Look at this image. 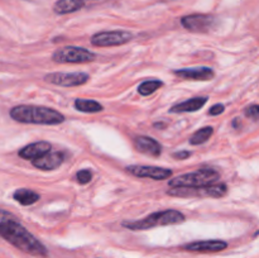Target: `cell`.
<instances>
[{"instance_id": "obj_1", "label": "cell", "mask_w": 259, "mask_h": 258, "mask_svg": "<svg viewBox=\"0 0 259 258\" xmlns=\"http://www.w3.org/2000/svg\"><path fill=\"white\" fill-rule=\"evenodd\" d=\"M0 237L22 252L40 258L48 257V249L32 233L14 219H3L0 222Z\"/></svg>"}, {"instance_id": "obj_2", "label": "cell", "mask_w": 259, "mask_h": 258, "mask_svg": "<svg viewBox=\"0 0 259 258\" xmlns=\"http://www.w3.org/2000/svg\"><path fill=\"white\" fill-rule=\"evenodd\" d=\"M10 116L15 121L38 125H57L65 121V116L60 111L47 106L18 105L10 110Z\"/></svg>"}, {"instance_id": "obj_3", "label": "cell", "mask_w": 259, "mask_h": 258, "mask_svg": "<svg viewBox=\"0 0 259 258\" xmlns=\"http://www.w3.org/2000/svg\"><path fill=\"white\" fill-rule=\"evenodd\" d=\"M185 222V215L179 210L168 209L156 211L149 214L148 217L143 218L141 220H134V222H123L121 225L124 228H128L131 230H147L156 227H164V225L181 224Z\"/></svg>"}, {"instance_id": "obj_4", "label": "cell", "mask_w": 259, "mask_h": 258, "mask_svg": "<svg viewBox=\"0 0 259 258\" xmlns=\"http://www.w3.org/2000/svg\"><path fill=\"white\" fill-rule=\"evenodd\" d=\"M220 174L212 168H201L190 174L181 175L169 180L171 187H199L215 184L219 180Z\"/></svg>"}, {"instance_id": "obj_5", "label": "cell", "mask_w": 259, "mask_h": 258, "mask_svg": "<svg viewBox=\"0 0 259 258\" xmlns=\"http://www.w3.org/2000/svg\"><path fill=\"white\" fill-rule=\"evenodd\" d=\"M228 194V186L225 184H211L199 187H172L167 190V195L176 197H219Z\"/></svg>"}, {"instance_id": "obj_6", "label": "cell", "mask_w": 259, "mask_h": 258, "mask_svg": "<svg viewBox=\"0 0 259 258\" xmlns=\"http://www.w3.org/2000/svg\"><path fill=\"white\" fill-rule=\"evenodd\" d=\"M52 60L57 63H86L95 60V53L82 47L66 46L53 52Z\"/></svg>"}, {"instance_id": "obj_7", "label": "cell", "mask_w": 259, "mask_h": 258, "mask_svg": "<svg viewBox=\"0 0 259 258\" xmlns=\"http://www.w3.org/2000/svg\"><path fill=\"white\" fill-rule=\"evenodd\" d=\"M133 39V34L125 30H108L99 32L91 37V45L95 47H114L123 46Z\"/></svg>"}, {"instance_id": "obj_8", "label": "cell", "mask_w": 259, "mask_h": 258, "mask_svg": "<svg viewBox=\"0 0 259 258\" xmlns=\"http://www.w3.org/2000/svg\"><path fill=\"white\" fill-rule=\"evenodd\" d=\"M89 78H90V76L85 72H53L45 76L46 82L63 86V88L85 85Z\"/></svg>"}, {"instance_id": "obj_9", "label": "cell", "mask_w": 259, "mask_h": 258, "mask_svg": "<svg viewBox=\"0 0 259 258\" xmlns=\"http://www.w3.org/2000/svg\"><path fill=\"white\" fill-rule=\"evenodd\" d=\"M215 17L209 14H191L185 15L181 19V24L185 29L194 33H206L215 25Z\"/></svg>"}, {"instance_id": "obj_10", "label": "cell", "mask_w": 259, "mask_h": 258, "mask_svg": "<svg viewBox=\"0 0 259 258\" xmlns=\"http://www.w3.org/2000/svg\"><path fill=\"white\" fill-rule=\"evenodd\" d=\"M126 171L137 177H142V179L143 177H149V179L157 180V181L167 180L168 177L172 176V169L157 166H138V164H132V166L126 167Z\"/></svg>"}, {"instance_id": "obj_11", "label": "cell", "mask_w": 259, "mask_h": 258, "mask_svg": "<svg viewBox=\"0 0 259 258\" xmlns=\"http://www.w3.org/2000/svg\"><path fill=\"white\" fill-rule=\"evenodd\" d=\"M175 75L182 80L189 81H209L212 80L215 76V72L210 67H190V68H181V70H175Z\"/></svg>"}, {"instance_id": "obj_12", "label": "cell", "mask_w": 259, "mask_h": 258, "mask_svg": "<svg viewBox=\"0 0 259 258\" xmlns=\"http://www.w3.org/2000/svg\"><path fill=\"white\" fill-rule=\"evenodd\" d=\"M228 243L224 240L211 239V240H197V242L189 243L184 245V249L189 252H199V253H215L222 252L227 249Z\"/></svg>"}, {"instance_id": "obj_13", "label": "cell", "mask_w": 259, "mask_h": 258, "mask_svg": "<svg viewBox=\"0 0 259 258\" xmlns=\"http://www.w3.org/2000/svg\"><path fill=\"white\" fill-rule=\"evenodd\" d=\"M63 161H65V156H63L62 152L50 151L39 158L33 159V166L37 167L38 169H42V171H53V169L58 168L63 163Z\"/></svg>"}, {"instance_id": "obj_14", "label": "cell", "mask_w": 259, "mask_h": 258, "mask_svg": "<svg viewBox=\"0 0 259 258\" xmlns=\"http://www.w3.org/2000/svg\"><path fill=\"white\" fill-rule=\"evenodd\" d=\"M134 144H136L137 151L146 154V156L159 157L162 153L161 143H158L156 139L151 138V137H146V136L137 137L136 141H134Z\"/></svg>"}, {"instance_id": "obj_15", "label": "cell", "mask_w": 259, "mask_h": 258, "mask_svg": "<svg viewBox=\"0 0 259 258\" xmlns=\"http://www.w3.org/2000/svg\"><path fill=\"white\" fill-rule=\"evenodd\" d=\"M51 148H52V146H51V143H48V142L46 141L34 142V143H30L28 144V146L23 147V148L19 151V157H22V158L24 159H30V161H33V159L39 158V157H42L43 154L48 153V152L51 151Z\"/></svg>"}, {"instance_id": "obj_16", "label": "cell", "mask_w": 259, "mask_h": 258, "mask_svg": "<svg viewBox=\"0 0 259 258\" xmlns=\"http://www.w3.org/2000/svg\"><path fill=\"white\" fill-rule=\"evenodd\" d=\"M206 96H199V98H192L186 101L176 104L169 109V113L176 114V113H194V111L200 110L205 104L207 103Z\"/></svg>"}, {"instance_id": "obj_17", "label": "cell", "mask_w": 259, "mask_h": 258, "mask_svg": "<svg viewBox=\"0 0 259 258\" xmlns=\"http://www.w3.org/2000/svg\"><path fill=\"white\" fill-rule=\"evenodd\" d=\"M83 5H85L83 0H57L53 5V12L60 15L70 14L82 9Z\"/></svg>"}, {"instance_id": "obj_18", "label": "cell", "mask_w": 259, "mask_h": 258, "mask_svg": "<svg viewBox=\"0 0 259 258\" xmlns=\"http://www.w3.org/2000/svg\"><path fill=\"white\" fill-rule=\"evenodd\" d=\"M13 197H14L15 201L19 202L20 205H33L39 200V194H37L35 191L29 189H18L17 191L13 194Z\"/></svg>"}, {"instance_id": "obj_19", "label": "cell", "mask_w": 259, "mask_h": 258, "mask_svg": "<svg viewBox=\"0 0 259 258\" xmlns=\"http://www.w3.org/2000/svg\"><path fill=\"white\" fill-rule=\"evenodd\" d=\"M76 110L81 113H98L103 110V105L95 100H86V99H76L73 103Z\"/></svg>"}, {"instance_id": "obj_20", "label": "cell", "mask_w": 259, "mask_h": 258, "mask_svg": "<svg viewBox=\"0 0 259 258\" xmlns=\"http://www.w3.org/2000/svg\"><path fill=\"white\" fill-rule=\"evenodd\" d=\"M212 134H214V128L212 126H204L200 131H197L196 133L192 134V137L190 138V144L199 146V144L205 143V142L209 141Z\"/></svg>"}, {"instance_id": "obj_21", "label": "cell", "mask_w": 259, "mask_h": 258, "mask_svg": "<svg viewBox=\"0 0 259 258\" xmlns=\"http://www.w3.org/2000/svg\"><path fill=\"white\" fill-rule=\"evenodd\" d=\"M163 86V82L159 80H147L143 81L141 85L138 86V93L142 96H149L153 93H156L158 89H161Z\"/></svg>"}, {"instance_id": "obj_22", "label": "cell", "mask_w": 259, "mask_h": 258, "mask_svg": "<svg viewBox=\"0 0 259 258\" xmlns=\"http://www.w3.org/2000/svg\"><path fill=\"white\" fill-rule=\"evenodd\" d=\"M93 179V172L90 169H81L76 174V181L80 185H86Z\"/></svg>"}, {"instance_id": "obj_23", "label": "cell", "mask_w": 259, "mask_h": 258, "mask_svg": "<svg viewBox=\"0 0 259 258\" xmlns=\"http://www.w3.org/2000/svg\"><path fill=\"white\" fill-rule=\"evenodd\" d=\"M244 113L248 118L252 119V120H254V121H257L259 118V106L257 105V104H253V105L248 106V108L245 109Z\"/></svg>"}, {"instance_id": "obj_24", "label": "cell", "mask_w": 259, "mask_h": 258, "mask_svg": "<svg viewBox=\"0 0 259 258\" xmlns=\"http://www.w3.org/2000/svg\"><path fill=\"white\" fill-rule=\"evenodd\" d=\"M224 110H225V106L223 105V104H215V105H212L211 108H210L209 114L211 116H215V115H219V114L224 113Z\"/></svg>"}, {"instance_id": "obj_25", "label": "cell", "mask_w": 259, "mask_h": 258, "mask_svg": "<svg viewBox=\"0 0 259 258\" xmlns=\"http://www.w3.org/2000/svg\"><path fill=\"white\" fill-rule=\"evenodd\" d=\"M191 156V152L190 151H180V152H175L174 154H172V157L176 159H187L189 157Z\"/></svg>"}, {"instance_id": "obj_26", "label": "cell", "mask_w": 259, "mask_h": 258, "mask_svg": "<svg viewBox=\"0 0 259 258\" xmlns=\"http://www.w3.org/2000/svg\"><path fill=\"white\" fill-rule=\"evenodd\" d=\"M154 126H156V128H164V126H166V124H164V123H156V124H154Z\"/></svg>"}, {"instance_id": "obj_27", "label": "cell", "mask_w": 259, "mask_h": 258, "mask_svg": "<svg viewBox=\"0 0 259 258\" xmlns=\"http://www.w3.org/2000/svg\"><path fill=\"white\" fill-rule=\"evenodd\" d=\"M5 215H9V214H8V212H4V211H2V210H0V217H5ZM3 219H5V218H0V222H2Z\"/></svg>"}, {"instance_id": "obj_28", "label": "cell", "mask_w": 259, "mask_h": 258, "mask_svg": "<svg viewBox=\"0 0 259 258\" xmlns=\"http://www.w3.org/2000/svg\"><path fill=\"white\" fill-rule=\"evenodd\" d=\"M83 2H85V0H83Z\"/></svg>"}]
</instances>
